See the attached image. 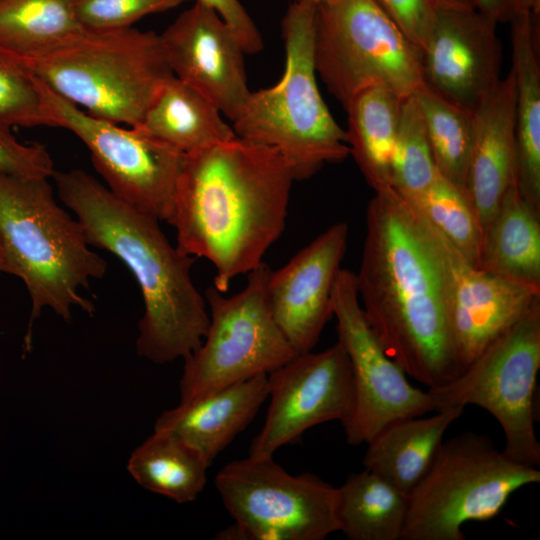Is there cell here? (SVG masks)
I'll return each instance as SVG.
<instances>
[{
  "label": "cell",
  "mask_w": 540,
  "mask_h": 540,
  "mask_svg": "<svg viewBox=\"0 0 540 540\" xmlns=\"http://www.w3.org/2000/svg\"><path fill=\"white\" fill-rule=\"evenodd\" d=\"M355 273L359 301L385 352L427 389L459 374L441 272L423 217L392 187L376 191L365 215Z\"/></svg>",
  "instance_id": "cell-1"
},
{
  "label": "cell",
  "mask_w": 540,
  "mask_h": 540,
  "mask_svg": "<svg viewBox=\"0 0 540 540\" xmlns=\"http://www.w3.org/2000/svg\"><path fill=\"white\" fill-rule=\"evenodd\" d=\"M294 181L275 149L238 136L185 154L170 222L177 247L207 259L227 293L283 233Z\"/></svg>",
  "instance_id": "cell-2"
},
{
  "label": "cell",
  "mask_w": 540,
  "mask_h": 540,
  "mask_svg": "<svg viewBox=\"0 0 540 540\" xmlns=\"http://www.w3.org/2000/svg\"><path fill=\"white\" fill-rule=\"evenodd\" d=\"M52 178L89 244L115 255L138 283L144 304L138 355L157 364L184 360L200 346L210 321L205 296L191 275L195 257L171 244L158 219L122 201L85 171L55 170Z\"/></svg>",
  "instance_id": "cell-3"
},
{
  "label": "cell",
  "mask_w": 540,
  "mask_h": 540,
  "mask_svg": "<svg viewBox=\"0 0 540 540\" xmlns=\"http://www.w3.org/2000/svg\"><path fill=\"white\" fill-rule=\"evenodd\" d=\"M0 243L3 273L22 280L31 299L29 331L45 308L70 321L74 307L92 314L81 295L108 264L91 249L80 222L61 207L48 178L0 172Z\"/></svg>",
  "instance_id": "cell-4"
},
{
  "label": "cell",
  "mask_w": 540,
  "mask_h": 540,
  "mask_svg": "<svg viewBox=\"0 0 540 540\" xmlns=\"http://www.w3.org/2000/svg\"><path fill=\"white\" fill-rule=\"evenodd\" d=\"M318 4L294 0L282 20L285 69L274 86L250 93L232 121L240 138L275 149L295 181L347 158L346 131L325 104L316 80L314 37Z\"/></svg>",
  "instance_id": "cell-5"
},
{
  "label": "cell",
  "mask_w": 540,
  "mask_h": 540,
  "mask_svg": "<svg viewBox=\"0 0 540 540\" xmlns=\"http://www.w3.org/2000/svg\"><path fill=\"white\" fill-rule=\"evenodd\" d=\"M20 58L62 98L94 117L129 127L140 122L173 75L160 36L132 27L87 30L61 48Z\"/></svg>",
  "instance_id": "cell-6"
},
{
  "label": "cell",
  "mask_w": 540,
  "mask_h": 540,
  "mask_svg": "<svg viewBox=\"0 0 540 540\" xmlns=\"http://www.w3.org/2000/svg\"><path fill=\"white\" fill-rule=\"evenodd\" d=\"M539 482L537 467L509 459L486 435L462 432L443 441L409 492L401 540H465V523L496 517L516 491Z\"/></svg>",
  "instance_id": "cell-7"
},
{
  "label": "cell",
  "mask_w": 540,
  "mask_h": 540,
  "mask_svg": "<svg viewBox=\"0 0 540 540\" xmlns=\"http://www.w3.org/2000/svg\"><path fill=\"white\" fill-rule=\"evenodd\" d=\"M317 75L345 108L360 92L383 87L406 98L423 84L421 52L374 0L318 4Z\"/></svg>",
  "instance_id": "cell-8"
},
{
  "label": "cell",
  "mask_w": 540,
  "mask_h": 540,
  "mask_svg": "<svg viewBox=\"0 0 540 540\" xmlns=\"http://www.w3.org/2000/svg\"><path fill=\"white\" fill-rule=\"evenodd\" d=\"M539 370L540 301L452 381L427 390L437 410L467 405L486 410L503 431L502 452L519 464L538 467L534 403Z\"/></svg>",
  "instance_id": "cell-9"
},
{
  "label": "cell",
  "mask_w": 540,
  "mask_h": 540,
  "mask_svg": "<svg viewBox=\"0 0 540 540\" xmlns=\"http://www.w3.org/2000/svg\"><path fill=\"white\" fill-rule=\"evenodd\" d=\"M270 270L263 262L231 296L213 285L206 289L209 326L200 346L184 359L180 402L269 374L297 355L271 312L267 293Z\"/></svg>",
  "instance_id": "cell-10"
},
{
  "label": "cell",
  "mask_w": 540,
  "mask_h": 540,
  "mask_svg": "<svg viewBox=\"0 0 540 540\" xmlns=\"http://www.w3.org/2000/svg\"><path fill=\"white\" fill-rule=\"evenodd\" d=\"M215 486L234 523L221 540H323L339 531L337 488L311 473L292 475L273 456L225 465Z\"/></svg>",
  "instance_id": "cell-11"
},
{
  "label": "cell",
  "mask_w": 540,
  "mask_h": 540,
  "mask_svg": "<svg viewBox=\"0 0 540 540\" xmlns=\"http://www.w3.org/2000/svg\"><path fill=\"white\" fill-rule=\"evenodd\" d=\"M37 82L50 126L71 131L85 144L105 186L122 201L170 224L184 154L134 128L94 117Z\"/></svg>",
  "instance_id": "cell-12"
},
{
  "label": "cell",
  "mask_w": 540,
  "mask_h": 540,
  "mask_svg": "<svg viewBox=\"0 0 540 540\" xmlns=\"http://www.w3.org/2000/svg\"><path fill=\"white\" fill-rule=\"evenodd\" d=\"M338 342L348 357L354 402L341 423L350 445L368 443L389 423L437 410L428 390L412 385L385 352L362 310L355 273L341 268L332 293Z\"/></svg>",
  "instance_id": "cell-13"
},
{
  "label": "cell",
  "mask_w": 540,
  "mask_h": 540,
  "mask_svg": "<svg viewBox=\"0 0 540 540\" xmlns=\"http://www.w3.org/2000/svg\"><path fill=\"white\" fill-rule=\"evenodd\" d=\"M270 404L249 455L273 456L311 427L351 413L354 386L346 352L337 341L320 352L295 355L268 375Z\"/></svg>",
  "instance_id": "cell-14"
},
{
  "label": "cell",
  "mask_w": 540,
  "mask_h": 540,
  "mask_svg": "<svg viewBox=\"0 0 540 540\" xmlns=\"http://www.w3.org/2000/svg\"><path fill=\"white\" fill-rule=\"evenodd\" d=\"M425 223L441 272L460 373L540 301V287L516 283L474 266L426 220Z\"/></svg>",
  "instance_id": "cell-15"
},
{
  "label": "cell",
  "mask_w": 540,
  "mask_h": 540,
  "mask_svg": "<svg viewBox=\"0 0 540 540\" xmlns=\"http://www.w3.org/2000/svg\"><path fill=\"white\" fill-rule=\"evenodd\" d=\"M174 76L208 97L234 121L250 96L243 54L231 27L212 8L195 2L161 34Z\"/></svg>",
  "instance_id": "cell-16"
},
{
  "label": "cell",
  "mask_w": 540,
  "mask_h": 540,
  "mask_svg": "<svg viewBox=\"0 0 540 540\" xmlns=\"http://www.w3.org/2000/svg\"><path fill=\"white\" fill-rule=\"evenodd\" d=\"M498 24L475 8L438 7L434 31L421 53L424 84L473 112L501 80Z\"/></svg>",
  "instance_id": "cell-17"
},
{
  "label": "cell",
  "mask_w": 540,
  "mask_h": 540,
  "mask_svg": "<svg viewBox=\"0 0 540 540\" xmlns=\"http://www.w3.org/2000/svg\"><path fill=\"white\" fill-rule=\"evenodd\" d=\"M348 232L346 222L334 223L284 266L270 270L267 293L271 312L297 355L312 351L333 316L332 293Z\"/></svg>",
  "instance_id": "cell-18"
},
{
  "label": "cell",
  "mask_w": 540,
  "mask_h": 540,
  "mask_svg": "<svg viewBox=\"0 0 540 540\" xmlns=\"http://www.w3.org/2000/svg\"><path fill=\"white\" fill-rule=\"evenodd\" d=\"M515 178V81L510 69L473 111L465 193L482 232Z\"/></svg>",
  "instance_id": "cell-19"
},
{
  "label": "cell",
  "mask_w": 540,
  "mask_h": 540,
  "mask_svg": "<svg viewBox=\"0 0 540 540\" xmlns=\"http://www.w3.org/2000/svg\"><path fill=\"white\" fill-rule=\"evenodd\" d=\"M268 374H260L163 411L154 430L171 433L211 465L255 418L268 398Z\"/></svg>",
  "instance_id": "cell-20"
},
{
  "label": "cell",
  "mask_w": 540,
  "mask_h": 540,
  "mask_svg": "<svg viewBox=\"0 0 540 540\" xmlns=\"http://www.w3.org/2000/svg\"><path fill=\"white\" fill-rule=\"evenodd\" d=\"M539 15L522 13L511 22L515 81L516 182L540 212V29Z\"/></svg>",
  "instance_id": "cell-21"
},
{
  "label": "cell",
  "mask_w": 540,
  "mask_h": 540,
  "mask_svg": "<svg viewBox=\"0 0 540 540\" xmlns=\"http://www.w3.org/2000/svg\"><path fill=\"white\" fill-rule=\"evenodd\" d=\"M463 411V407H449L431 416L389 423L367 443L364 468L409 494L430 468L446 431Z\"/></svg>",
  "instance_id": "cell-22"
},
{
  "label": "cell",
  "mask_w": 540,
  "mask_h": 540,
  "mask_svg": "<svg viewBox=\"0 0 540 540\" xmlns=\"http://www.w3.org/2000/svg\"><path fill=\"white\" fill-rule=\"evenodd\" d=\"M131 128L184 155L237 136L208 97L174 75Z\"/></svg>",
  "instance_id": "cell-23"
},
{
  "label": "cell",
  "mask_w": 540,
  "mask_h": 540,
  "mask_svg": "<svg viewBox=\"0 0 540 540\" xmlns=\"http://www.w3.org/2000/svg\"><path fill=\"white\" fill-rule=\"evenodd\" d=\"M478 268L540 287V212L524 199L516 178L483 228Z\"/></svg>",
  "instance_id": "cell-24"
},
{
  "label": "cell",
  "mask_w": 540,
  "mask_h": 540,
  "mask_svg": "<svg viewBox=\"0 0 540 540\" xmlns=\"http://www.w3.org/2000/svg\"><path fill=\"white\" fill-rule=\"evenodd\" d=\"M403 97L374 87L351 99L346 135L349 153L374 190L391 187V160Z\"/></svg>",
  "instance_id": "cell-25"
},
{
  "label": "cell",
  "mask_w": 540,
  "mask_h": 540,
  "mask_svg": "<svg viewBox=\"0 0 540 540\" xmlns=\"http://www.w3.org/2000/svg\"><path fill=\"white\" fill-rule=\"evenodd\" d=\"M408 494L365 469L337 487L339 531L350 540H401Z\"/></svg>",
  "instance_id": "cell-26"
},
{
  "label": "cell",
  "mask_w": 540,
  "mask_h": 540,
  "mask_svg": "<svg viewBox=\"0 0 540 540\" xmlns=\"http://www.w3.org/2000/svg\"><path fill=\"white\" fill-rule=\"evenodd\" d=\"M209 466L196 449L160 430L136 447L127 462L138 485L179 504L193 502L203 491Z\"/></svg>",
  "instance_id": "cell-27"
},
{
  "label": "cell",
  "mask_w": 540,
  "mask_h": 540,
  "mask_svg": "<svg viewBox=\"0 0 540 540\" xmlns=\"http://www.w3.org/2000/svg\"><path fill=\"white\" fill-rule=\"evenodd\" d=\"M86 31L75 0H0V46L20 57L61 48Z\"/></svg>",
  "instance_id": "cell-28"
},
{
  "label": "cell",
  "mask_w": 540,
  "mask_h": 540,
  "mask_svg": "<svg viewBox=\"0 0 540 540\" xmlns=\"http://www.w3.org/2000/svg\"><path fill=\"white\" fill-rule=\"evenodd\" d=\"M438 173L465 192L473 139V112L425 84L414 94Z\"/></svg>",
  "instance_id": "cell-29"
},
{
  "label": "cell",
  "mask_w": 540,
  "mask_h": 540,
  "mask_svg": "<svg viewBox=\"0 0 540 540\" xmlns=\"http://www.w3.org/2000/svg\"><path fill=\"white\" fill-rule=\"evenodd\" d=\"M407 202L465 259L478 267L482 228L462 189L438 174L421 195Z\"/></svg>",
  "instance_id": "cell-30"
},
{
  "label": "cell",
  "mask_w": 540,
  "mask_h": 540,
  "mask_svg": "<svg viewBox=\"0 0 540 540\" xmlns=\"http://www.w3.org/2000/svg\"><path fill=\"white\" fill-rule=\"evenodd\" d=\"M414 95L403 99L391 160V187L405 200L421 195L438 176Z\"/></svg>",
  "instance_id": "cell-31"
},
{
  "label": "cell",
  "mask_w": 540,
  "mask_h": 540,
  "mask_svg": "<svg viewBox=\"0 0 540 540\" xmlns=\"http://www.w3.org/2000/svg\"><path fill=\"white\" fill-rule=\"evenodd\" d=\"M0 124L50 126L36 77L18 55L1 46Z\"/></svg>",
  "instance_id": "cell-32"
},
{
  "label": "cell",
  "mask_w": 540,
  "mask_h": 540,
  "mask_svg": "<svg viewBox=\"0 0 540 540\" xmlns=\"http://www.w3.org/2000/svg\"><path fill=\"white\" fill-rule=\"evenodd\" d=\"M188 0H75V12L89 31L130 28L140 19L173 9Z\"/></svg>",
  "instance_id": "cell-33"
},
{
  "label": "cell",
  "mask_w": 540,
  "mask_h": 540,
  "mask_svg": "<svg viewBox=\"0 0 540 540\" xmlns=\"http://www.w3.org/2000/svg\"><path fill=\"white\" fill-rule=\"evenodd\" d=\"M0 172L29 178H52L55 169L51 155L38 143L20 142L11 128L0 124Z\"/></svg>",
  "instance_id": "cell-34"
},
{
  "label": "cell",
  "mask_w": 540,
  "mask_h": 540,
  "mask_svg": "<svg viewBox=\"0 0 540 540\" xmlns=\"http://www.w3.org/2000/svg\"><path fill=\"white\" fill-rule=\"evenodd\" d=\"M411 43L422 53L437 21L433 0H374Z\"/></svg>",
  "instance_id": "cell-35"
},
{
  "label": "cell",
  "mask_w": 540,
  "mask_h": 540,
  "mask_svg": "<svg viewBox=\"0 0 540 540\" xmlns=\"http://www.w3.org/2000/svg\"><path fill=\"white\" fill-rule=\"evenodd\" d=\"M213 10L231 27L245 53L263 49L262 36L239 0H196Z\"/></svg>",
  "instance_id": "cell-36"
},
{
  "label": "cell",
  "mask_w": 540,
  "mask_h": 540,
  "mask_svg": "<svg viewBox=\"0 0 540 540\" xmlns=\"http://www.w3.org/2000/svg\"><path fill=\"white\" fill-rule=\"evenodd\" d=\"M476 10L498 23L511 22L518 15L533 11L540 13V0H472Z\"/></svg>",
  "instance_id": "cell-37"
},
{
  "label": "cell",
  "mask_w": 540,
  "mask_h": 540,
  "mask_svg": "<svg viewBox=\"0 0 540 540\" xmlns=\"http://www.w3.org/2000/svg\"><path fill=\"white\" fill-rule=\"evenodd\" d=\"M437 7L447 9H473L472 0H433Z\"/></svg>",
  "instance_id": "cell-38"
},
{
  "label": "cell",
  "mask_w": 540,
  "mask_h": 540,
  "mask_svg": "<svg viewBox=\"0 0 540 540\" xmlns=\"http://www.w3.org/2000/svg\"><path fill=\"white\" fill-rule=\"evenodd\" d=\"M3 252H2V248H1V243H0V274L3 273Z\"/></svg>",
  "instance_id": "cell-39"
},
{
  "label": "cell",
  "mask_w": 540,
  "mask_h": 540,
  "mask_svg": "<svg viewBox=\"0 0 540 540\" xmlns=\"http://www.w3.org/2000/svg\"><path fill=\"white\" fill-rule=\"evenodd\" d=\"M317 4H321V3H324V2H328V1H331V0H311Z\"/></svg>",
  "instance_id": "cell-40"
}]
</instances>
